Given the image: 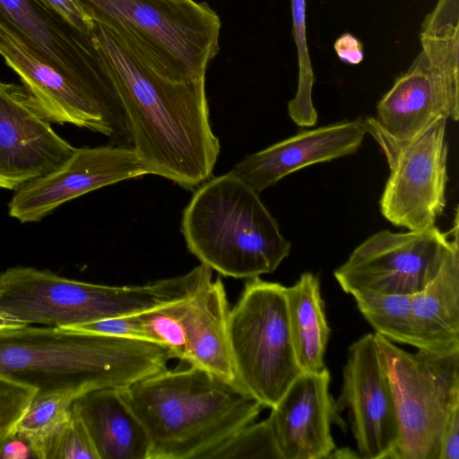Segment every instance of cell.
I'll return each instance as SVG.
<instances>
[{
  "instance_id": "cell-25",
  "label": "cell",
  "mask_w": 459,
  "mask_h": 459,
  "mask_svg": "<svg viewBox=\"0 0 459 459\" xmlns=\"http://www.w3.org/2000/svg\"><path fill=\"white\" fill-rule=\"evenodd\" d=\"M293 37L298 51L299 78L295 97L288 104V113L299 126H313L317 112L312 102L315 76L309 57L306 35V2L290 0Z\"/></svg>"
},
{
  "instance_id": "cell-31",
  "label": "cell",
  "mask_w": 459,
  "mask_h": 459,
  "mask_svg": "<svg viewBox=\"0 0 459 459\" xmlns=\"http://www.w3.org/2000/svg\"><path fill=\"white\" fill-rule=\"evenodd\" d=\"M338 57L349 65H358L364 57L361 42L351 33L342 34L333 45Z\"/></svg>"
},
{
  "instance_id": "cell-34",
  "label": "cell",
  "mask_w": 459,
  "mask_h": 459,
  "mask_svg": "<svg viewBox=\"0 0 459 459\" xmlns=\"http://www.w3.org/2000/svg\"><path fill=\"white\" fill-rule=\"evenodd\" d=\"M351 458V457H359L357 455H352V451H350L347 448H342L340 450L334 449V451L330 455L329 458Z\"/></svg>"
},
{
  "instance_id": "cell-3",
  "label": "cell",
  "mask_w": 459,
  "mask_h": 459,
  "mask_svg": "<svg viewBox=\"0 0 459 459\" xmlns=\"http://www.w3.org/2000/svg\"><path fill=\"white\" fill-rule=\"evenodd\" d=\"M170 357L153 342L26 325L0 334V375L38 393L69 390L78 396L126 387L167 368Z\"/></svg>"
},
{
  "instance_id": "cell-4",
  "label": "cell",
  "mask_w": 459,
  "mask_h": 459,
  "mask_svg": "<svg viewBox=\"0 0 459 459\" xmlns=\"http://www.w3.org/2000/svg\"><path fill=\"white\" fill-rule=\"evenodd\" d=\"M181 231L201 264L237 279L273 273L290 250L259 194L230 171L195 192L183 212Z\"/></svg>"
},
{
  "instance_id": "cell-14",
  "label": "cell",
  "mask_w": 459,
  "mask_h": 459,
  "mask_svg": "<svg viewBox=\"0 0 459 459\" xmlns=\"http://www.w3.org/2000/svg\"><path fill=\"white\" fill-rule=\"evenodd\" d=\"M339 412L348 411L357 454L364 459H393L399 442L394 394L374 333L355 341L348 350Z\"/></svg>"
},
{
  "instance_id": "cell-27",
  "label": "cell",
  "mask_w": 459,
  "mask_h": 459,
  "mask_svg": "<svg viewBox=\"0 0 459 459\" xmlns=\"http://www.w3.org/2000/svg\"><path fill=\"white\" fill-rule=\"evenodd\" d=\"M37 393L31 385L0 375V454Z\"/></svg>"
},
{
  "instance_id": "cell-10",
  "label": "cell",
  "mask_w": 459,
  "mask_h": 459,
  "mask_svg": "<svg viewBox=\"0 0 459 459\" xmlns=\"http://www.w3.org/2000/svg\"><path fill=\"white\" fill-rule=\"evenodd\" d=\"M364 121L368 134L379 144L390 169L379 202L382 215L408 230L434 226L446 204V119H436L409 141L392 137L374 117Z\"/></svg>"
},
{
  "instance_id": "cell-5",
  "label": "cell",
  "mask_w": 459,
  "mask_h": 459,
  "mask_svg": "<svg viewBox=\"0 0 459 459\" xmlns=\"http://www.w3.org/2000/svg\"><path fill=\"white\" fill-rule=\"evenodd\" d=\"M212 279V270L203 264L183 275L132 286L16 266L0 273V309L27 325L68 327L150 310L193 294Z\"/></svg>"
},
{
  "instance_id": "cell-26",
  "label": "cell",
  "mask_w": 459,
  "mask_h": 459,
  "mask_svg": "<svg viewBox=\"0 0 459 459\" xmlns=\"http://www.w3.org/2000/svg\"><path fill=\"white\" fill-rule=\"evenodd\" d=\"M281 459L268 419L245 426L221 446L208 459Z\"/></svg>"
},
{
  "instance_id": "cell-28",
  "label": "cell",
  "mask_w": 459,
  "mask_h": 459,
  "mask_svg": "<svg viewBox=\"0 0 459 459\" xmlns=\"http://www.w3.org/2000/svg\"><path fill=\"white\" fill-rule=\"evenodd\" d=\"M51 459H99L83 422L74 411L68 427L52 453Z\"/></svg>"
},
{
  "instance_id": "cell-20",
  "label": "cell",
  "mask_w": 459,
  "mask_h": 459,
  "mask_svg": "<svg viewBox=\"0 0 459 459\" xmlns=\"http://www.w3.org/2000/svg\"><path fill=\"white\" fill-rule=\"evenodd\" d=\"M73 411L83 422L99 459H149L148 436L118 387L76 397Z\"/></svg>"
},
{
  "instance_id": "cell-19",
  "label": "cell",
  "mask_w": 459,
  "mask_h": 459,
  "mask_svg": "<svg viewBox=\"0 0 459 459\" xmlns=\"http://www.w3.org/2000/svg\"><path fill=\"white\" fill-rule=\"evenodd\" d=\"M367 134L362 117L301 131L246 156L230 172L260 194L299 169L355 153Z\"/></svg>"
},
{
  "instance_id": "cell-21",
  "label": "cell",
  "mask_w": 459,
  "mask_h": 459,
  "mask_svg": "<svg viewBox=\"0 0 459 459\" xmlns=\"http://www.w3.org/2000/svg\"><path fill=\"white\" fill-rule=\"evenodd\" d=\"M411 311L419 349L438 354L459 351V255L411 295Z\"/></svg>"
},
{
  "instance_id": "cell-33",
  "label": "cell",
  "mask_w": 459,
  "mask_h": 459,
  "mask_svg": "<svg viewBox=\"0 0 459 459\" xmlns=\"http://www.w3.org/2000/svg\"><path fill=\"white\" fill-rule=\"evenodd\" d=\"M26 325L22 321L0 309V334L22 328Z\"/></svg>"
},
{
  "instance_id": "cell-18",
  "label": "cell",
  "mask_w": 459,
  "mask_h": 459,
  "mask_svg": "<svg viewBox=\"0 0 459 459\" xmlns=\"http://www.w3.org/2000/svg\"><path fill=\"white\" fill-rule=\"evenodd\" d=\"M326 368L302 372L267 418L281 459H325L336 448L332 424L342 422Z\"/></svg>"
},
{
  "instance_id": "cell-9",
  "label": "cell",
  "mask_w": 459,
  "mask_h": 459,
  "mask_svg": "<svg viewBox=\"0 0 459 459\" xmlns=\"http://www.w3.org/2000/svg\"><path fill=\"white\" fill-rule=\"evenodd\" d=\"M374 334L397 412L399 442L393 459H438L443 430L459 405V351L411 353Z\"/></svg>"
},
{
  "instance_id": "cell-16",
  "label": "cell",
  "mask_w": 459,
  "mask_h": 459,
  "mask_svg": "<svg viewBox=\"0 0 459 459\" xmlns=\"http://www.w3.org/2000/svg\"><path fill=\"white\" fill-rule=\"evenodd\" d=\"M146 174L131 147L75 148L57 168L16 189L8 212L22 223L39 221L70 200Z\"/></svg>"
},
{
  "instance_id": "cell-22",
  "label": "cell",
  "mask_w": 459,
  "mask_h": 459,
  "mask_svg": "<svg viewBox=\"0 0 459 459\" xmlns=\"http://www.w3.org/2000/svg\"><path fill=\"white\" fill-rule=\"evenodd\" d=\"M286 307L290 339L302 372L325 368V355L330 337L319 278L306 272L286 287Z\"/></svg>"
},
{
  "instance_id": "cell-13",
  "label": "cell",
  "mask_w": 459,
  "mask_h": 459,
  "mask_svg": "<svg viewBox=\"0 0 459 459\" xmlns=\"http://www.w3.org/2000/svg\"><path fill=\"white\" fill-rule=\"evenodd\" d=\"M0 56L19 76L43 115L100 133L108 144L132 147L126 110L72 82L50 65L13 27L0 18Z\"/></svg>"
},
{
  "instance_id": "cell-8",
  "label": "cell",
  "mask_w": 459,
  "mask_h": 459,
  "mask_svg": "<svg viewBox=\"0 0 459 459\" xmlns=\"http://www.w3.org/2000/svg\"><path fill=\"white\" fill-rule=\"evenodd\" d=\"M285 289L260 277L247 279L228 316L237 381L244 392L270 409L302 373L290 339Z\"/></svg>"
},
{
  "instance_id": "cell-11",
  "label": "cell",
  "mask_w": 459,
  "mask_h": 459,
  "mask_svg": "<svg viewBox=\"0 0 459 459\" xmlns=\"http://www.w3.org/2000/svg\"><path fill=\"white\" fill-rule=\"evenodd\" d=\"M459 255L458 231L436 225L421 230L378 231L361 244L333 272L343 291L412 295L425 288Z\"/></svg>"
},
{
  "instance_id": "cell-15",
  "label": "cell",
  "mask_w": 459,
  "mask_h": 459,
  "mask_svg": "<svg viewBox=\"0 0 459 459\" xmlns=\"http://www.w3.org/2000/svg\"><path fill=\"white\" fill-rule=\"evenodd\" d=\"M0 18L69 80L124 108L90 33L79 30L36 0H0Z\"/></svg>"
},
{
  "instance_id": "cell-1",
  "label": "cell",
  "mask_w": 459,
  "mask_h": 459,
  "mask_svg": "<svg viewBox=\"0 0 459 459\" xmlns=\"http://www.w3.org/2000/svg\"><path fill=\"white\" fill-rule=\"evenodd\" d=\"M90 37L122 101L133 149L147 173L185 188L210 179L221 145L210 122L205 77L165 79L94 21Z\"/></svg>"
},
{
  "instance_id": "cell-30",
  "label": "cell",
  "mask_w": 459,
  "mask_h": 459,
  "mask_svg": "<svg viewBox=\"0 0 459 459\" xmlns=\"http://www.w3.org/2000/svg\"><path fill=\"white\" fill-rule=\"evenodd\" d=\"M438 459H459V405L453 409L443 430Z\"/></svg>"
},
{
  "instance_id": "cell-23",
  "label": "cell",
  "mask_w": 459,
  "mask_h": 459,
  "mask_svg": "<svg viewBox=\"0 0 459 459\" xmlns=\"http://www.w3.org/2000/svg\"><path fill=\"white\" fill-rule=\"evenodd\" d=\"M78 394L69 390L37 393L16 428L35 457L51 459L52 453L73 416Z\"/></svg>"
},
{
  "instance_id": "cell-7",
  "label": "cell",
  "mask_w": 459,
  "mask_h": 459,
  "mask_svg": "<svg viewBox=\"0 0 459 459\" xmlns=\"http://www.w3.org/2000/svg\"><path fill=\"white\" fill-rule=\"evenodd\" d=\"M421 50L377 105V122L409 141L443 117L459 118L458 0H438L420 33Z\"/></svg>"
},
{
  "instance_id": "cell-6",
  "label": "cell",
  "mask_w": 459,
  "mask_h": 459,
  "mask_svg": "<svg viewBox=\"0 0 459 459\" xmlns=\"http://www.w3.org/2000/svg\"><path fill=\"white\" fill-rule=\"evenodd\" d=\"M160 76L181 82L205 77L220 49L221 20L194 0H78Z\"/></svg>"
},
{
  "instance_id": "cell-24",
  "label": "cell",
  "mask_w": 459,
  "mask_h": 459,
  "mask_svg": "<svg viewBox=\"0 0 459 459\" xmlns=\"http://www.w3.org/2000/svg\"><path fill=\"white\" fill-rule=\"evenodd\" d=\"M352 297L375 333L393 342L419 349L411 311V295L359 292Z\"/></svg>"
},
{
  "instance_id": "cell-32",
  "label": "cell",
  "mask_w": 459,
  "mask_h": 459,
  "mask_svg": "<svg viewBox=\"0 0 459 459\" xmlns=\"http://www.w3.org/2000/svg\"><path fill=\"white\" fill-rule=\"evenodd\" d=\"M30 456L35 457L29 444L16 433L7 441L0 454V458H27Z\"/></svg>"
},
{
  "instance_id": "cell-2",
  "label": "cell",
  "mask_w": 459,
  "mask_h": 459,
  "mask_svg": "<svg viewBox=\"0 0 459 459\" xmlns=\"http://www.w3.org/2000/svg\"><path fill=\"white\" fill-rule=\"evenodd\" d=\"M120 390L146 431L149 459H208L263 408L240 388L193 366L166 368Z\"/></svg>"
},
{
  "instance_id": "cell-29",
  "label": "cell",
  "mask_w": 459,
  "mask_h": 459,
  "mask_svg": "<svg viewBox=\"0 0 459 459\" xmlns=\"http://www.w3.org/2000/svg\"><path fill=\"white\" fill-rule=\"evenodd\" d=\"M54 10L79 30L89 34L92 20L78 0H36Z\"/></svg>"
},
{
  "instance_id": "cell-17",
  "label": "cell",
  "mask_w": 459,
  "mask_h": 459,
  "mask_svg": "<svg viewBox=\"0 0 459 459\" xmlns=\"http://www.w3.org/2000/svg\"><path fill=\"white\" fill-rule=\"evenodd\" d=\"M74 150L23 85L0 81V188L15 191L57 168Z\"/></svg>"
},
{
  "instance_id": "cell-12",
  "label": "cell",
  "mask_w": 459,
  "mask_h": 459,
  "mask_svg": "<svg viewBox=\"0 0 459 459\" xmlns=\"http://www.w3.org/2000/svg\"><path fill=\"white\" fill-rule=\"evenodd\" d=\"M229 313L225 288L217 278L191 295L134 314L135 339L156 343L170 359H178L240 388L228 342Z\"/></svg>"
}]
</instances>
